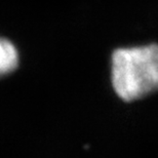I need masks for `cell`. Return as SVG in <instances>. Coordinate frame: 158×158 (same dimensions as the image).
<instances>
[{
    "label": "cell",
    "instance_id": "cell-1",
    "mask_svg": "<svg viewBox=\"0 0 158 158\" xmlns=\"http://www.w3.org/2000/svg\"><path fill=\"white\" fill-rule=\"evenodd\" d=\"M111 83L124 102L158 90V44L119 47L111 55Z\"/></svg>",
    "mask_w": 158,
    "mask_h": 158
},
{
    "label": "cell",
    "instance_id": "cell-2",
    "mask_svg": "<svg viewBox=\"0 0 158 158\" xmlns=\"http://www.w3.org/2000/svg\"><path fill=\"white\" fill-rule=\"evenodd\" d=\"M20 61L18 46L10 39L0 36V78L14 73L20 66Z\"/></svg>",
    "mask_w": 158,
    "mask_h": 158
}]
</instances>
